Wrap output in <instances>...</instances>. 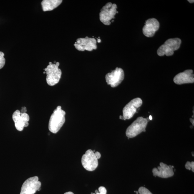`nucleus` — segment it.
Segmentation results:
<instances>
[{
	"mask_svg": "<svg viewBox=\"0 0 194 194\" xmlns=\"http://www.w3.org/2000/svg\"><path fill=\"white\" fill-rule=\"evenodd\" d=\"M66 112L58 106L51 115L49 123L50 131L56 133L59 131L65 122Z\"/></svg>",
	"mask_w": 194,
	"mask_h": 194,
	"instance_id": "f257e3e1",
	"label": "nucleus"
},
{
	"mask_svg": "<svg viewBox=\"0 0 194 194\" xmlns=\"http://www.w3.org/2000/svg\"><path fill=\"white\" fill-rule=\"evenodd\" d=\"M150 120L149 118H144L143 117L138 118L126 131V135L128 138H132L136 136L142 132L146 131V127Z\"/></svg>",
	"mask_w": 194,
	"mask_h": 194,
	"instance_id": "f03ea898",
	"label": "nucleus"
},
{
	"mask_svg": "<svg viewBox=\"0 0 194 194\" xmlns=\"http://www.w3.org/2000/svg\"><path fill=\"white\" fill-rule=\"evenodd\" d=\"M181 43V40L178 38L169 39L159 48L157 54L159 56H172L174 51L180 48Z\"/></svg>",
	"mask_w": 194,
	"mask_h": 194,
	"instance_id": "7ed1b4c3",
	"label": "nucleus"
},
{
	"mask_svg": "<svg viewBox=\"0 0 194 194\" xmlns=\"http://www.w3.org/2000/svg\"><path fill=\"white\" fill-rule=\"evenodd\" d=\"M59 63L56 64L49 62V64L44 69L46 74V81L49 85L53 86L59 82L62 75V71L58 67Z\"/></svg>",
	"mask_w": 194,
	"mask_h": 194,
	"instance_id": "20e7f679",
	"label": "nucleus"
},
{
	"mask_svg": "<svg viewBox=\"0 0 194 194\" xmlns=\"http://www.w3.org/2000/svg\"><path fill=\"white\" fill-rule=\"evenodd\" d=\"M117 6L115 4L109 2L107 3L101 10L100 19L102 22L106 25H109L111 21L115 18L117 12Z\"/></svg>",
	"mask_w": 194,
	"mask_h": 194,
	"instance_id": "39448f33",
	"label": "nucleus"
},
{
	"mask_svg": "<svg viewBox=\"0 0 194 194\" xmlns=\"http://www.w3.org/2000/svg\"><path fill=\"white\" fill-rule=\"evenodd\" d=\"M21 112L17 110L15 111L12 114V119L14 123L15 126L18 131H22L24 127L28 126L30 117L26 113L27 109L25 107H23L21 110Z\"/></svg>",
	"mask_w": 194,
	"mask_h": 194,
	"instance_id": "423d86ee",
	"label": "nucleus"
},
{
	"mask_svg": "<svg viewBox=\"0 0 194 194\" xmlns=\"http://www.w3.org/2000/svg\"><path fill=\"white\" fill-rule=\"evenodd\" d=\"M41 185L37 176L31 177L23 183L20 194H35L40 190Z\"/></svg>",
	"mask_w": 194,
	"mask_h": 194,
	"instance_id": "0eeeda50",
	"label": "nucleus"
},
{
	"mask_svg": "<svg viewBox=\"0 0 194 194\" xmlns=\"http://www.w3.org/2000/svg\"><path fill=\"white\" fill-rule=\"evenodd\" d=\"M95 151L87 150L81 159V162L84 168L89 171H93L98 165V159L94 154Z\"/></svg>",
	"mask_w": 194,
	"mask_h": 194,
	"instance_id": "6e6552de",
	"label": "nucleus"
},
{
	"mask_svg": "<svg viewBox=\"0 0 194 194\" xmlns=\"http://www.w3.org/2000/svg\"><path fill=\"white\" fill-rule=\"evenodd\" d=\"M74 46L79 51H92L97 49V41L94 38L88 37L79 38L77 40Z\"/></svg>",
	"mask_w": 194,
	"mask_h": 194,
	"instance_id": "1a4fd4ad",
	"label": "nucleus"
},
{
	"mask_svg": "<svg viewBox=\"0 0 194 194\" xmlns=\"http://www.w3.org/2000/svg\"><path fill=\"white\" fill-rule=\"evenodd\" d=\"M124 77V72L121 68H117L115 70L107 74L105 76L106 82L112 87H115L121 83Z\"/></svg>",
	"mask_w": 194,
	"mask_h": 194,
	"instance_id": "9d476101",
	"label": "nucleus"
},
{
	"mask_svg": "<svg viewBox=\"0 0 194 194\" xmlns=\"http://www.w3.org/2000/svg\"><path fill=\"white\" fill-rule=\"evenodd\" d=\"M142 101L140 98L133 99L124 107L123 113L124 120L131 118L137 112V109L141 106Z\"/></svg>",
	"mask_w": 194,
	"mask_h": 194,
	"instance_id": "9b49d317",
	"label": "nucleus"
},
{
	"mask_svg": "<svg viewBox=\"0 0 194 194\" xmlns=\"http://www.w3.org/2000/svg\"><path fill=\"white\" fill-rule=\"evenodd\" d=\"M173 166L168 165L163 162H160L157 168H154L152 173L155 177L162 178H168L173 176L174 175Z\"/></svg>",
	"mask_w": 194,
	"mask_h": 194,
	"instance_id": "f8f14e48",
	"label": "nucleus"
},
{
	"mask_svg": "<svg viewBox=\"0 0 194 194\" xmlns=\"http://www.w3.org/2000/svg\"><path fill=\"white\" fill-rule=\"evenodd\" d=\"M160 27V24L156 19H149L146 21L142 31L143 34L147 37H153Z\"/></svg>",
	"mask_w": 194,
	"mask_h": 194,
	"instance_id": "ddd939ff",
	"label": "nucleus"
},
{
	"mask_svg": "<svg viewBox=\"0 0 194 194\" xmlns=\"http://www.w3.org/2000/svg\"><path fill=\"white\" fill-rule=\"evenodd\" d=\"M174 82L177 84L193 83L194 76L193 71L191 69H188L183 72L177 74L173 79Z\"/></svg>",
	"mask_w": 194,
	"mask_h": 194,
	"instance_id": "4468645a",
	"label": "nucleus"
},
{
	"mask_svg": "<svg viewBox=\"0 0 194 194\" xmlns=\"http://www.w3.org/2000/svg\"><path fill=\"white\" fill-rule=\"evenodd\" d=\"M62 2L61 0H44L41 2L43 11H51L59 6Z\"/></svg>",
	"mask_w": 194,
	"mask_h": 194,
	"instance_id": "2eb2a0df",
	"label": "nucleus"
},
{
	"mask_svg": "<svg viewBox=\"0 0 194 194\" xmlns=\"http://www.w3.org/2000/svg\"><path fill=\"white\" fill-rule=\"evenodd\" d=\"M4 54L2 51H0V69L4 67L6 63V59L4 57Z\"/></svg>",
	"mask_w": 194,
	"mask_h": 194,
	"instance_id": "dca6fc26",
	"label": "nucleus"
},
{
	"mask_svg": "<svg viewBox=\"0 0 194 194\" xmlns=\"http://www.w3.org/2000/svg\"><path fill=\"white\" fill-rule=\"evenodd\" d=\"M138 192L140 194H153L148 189L143 187H141L139 188Z\"/></svg>",
	"mask_w": 194,
	"mask_h": 194,
	"instance_id": "f3484780",
	"label": "nucleus"
},
{
	"mask_svg": "<svg viewBox=\"0 0 194 194\" xmlns=\"http://www.w3.org/2000/svg\"><path fill=\"white\" fill-rule=\"evenodd\" d=\"M185 168L189 170H192L193 172H194V162H187L185 165Z\"/></svg>",
	"mask_w": 194,
	"mask_h": 194,
	"instance_id": "a211bd4d",
	"label": "nucleus"
},
{
	"mask_svg": "<svg viewBox=\"0 0 194 194\" xmlns=\"http://www.w3.org/2000/svg\"><path fill=\"white\" fill-rule=\"evenodd\" d=\"M96 194H107V190L105 187L101 186L99 187V191L97 190H95Z\"/></svg>",
	"mask_w": 194,
	"mask_h": 194,
	"instance_id": "6ab92c4d",
	"label": "nucleus"
},
{
	"mask_svg": "<svg viewBox=\"0 0 194 194\" xmlns=\"http://www.w3.org/2000/svg\"><path fill=\"white\" fill-rule=\"evenodd\" d=\"M94 154H95L96 156L97 157L98 159L100 158L101 155L100 152H94Z\"/></svg>",
	"mask_w": 194,
	"mask_h": 194,
	"instance_id": "aec40b11",
	"label": "nucleus"
},
{
	"mask_svg": "<svg viewBox=\"0 0 194 194\" xmlns=\"http://www.w3.org/2000/svg\"><path fill=\"white\" fill-rule=\"evenodd\" d=\"M190 122L192 123V125L194 126V119H192V118H190Z\"/></svg>",
	"mask_w": 194,
	"mask_h": 194,
	"instance_id": "412c9836",
	"label": "nucleus"
},
{
	"mask_svg": "<svg viewBox=\"0 0 194 194\" xmlns=\"http://www.w3.org/2000/svg\"><path fill=\"white\" fill-rule=\"evenodd\" d=\"M64 194H74L72 192H66V193H64Z\"/></svg>",
	"mask_w": 194,
	"mask_h": 194,
	"instance_id": "4be33fe9",
	"label": "nucleus"
},
{
	"mask_svg": "<svg viewBox=\"0 0 194 194\" xmlns=\"http://www.w3.org/2000/svg\"><path fill=\"white\" fill-rule=\"evenodd\" d=\"M119 118H120V119H123V120H124L123 116L121 115L120 116V117H119Z\"/></svg>",
	"mask_w": 194,
	"mask_h": 194,
	"instance_id": "5701e85b",
	"label": "nucleus"
},
{
	"mask_svg": "<svg viewBox=\"0 0 194 194\" xmlns=\"http://www.w3.org/2000/svg\"><path fill=\"white\" fill-rule=\"evenodd\" d=\"M149 119H150V120H152V117L151 115H150L149 116Z\"/></svg>",
	"mask_w": 194,
	"mask_h": 194,
	"instance_id": "b1692460",
	"label": "nucleus"
},
{
	"mask_svg": "<svg viewBox=\"0 0 194 194\" xmlns=\"http://www.w3.org/2000/svg\"><path fill=\"white\" fill-rule=\"evenodd\" d=\"M188 1H189V2H190V3H194V1H193V0H192V1H190H190H189V0H188Z\"/></svg>",
	"mask_w": 194,
	"mask_h": 194,
	"instance_id": "393cba45",
	"label": "nucleus"
},
{
	"mask_svg": "<svg viewBox=\"0 0 194 194\" xmlns=\"http://www.w3.org/2000/svg\"><path fill=\"white\" fill-rule=\"evenodd\" d=\"M135 192L137 194H138L139 193L138 191H136Z\"/></svg>",
	"mask_w": 194,
	"mask_h": 194,
	"instance_id": "a878e982",
	"label": "nucleus"
}]
</instances>
